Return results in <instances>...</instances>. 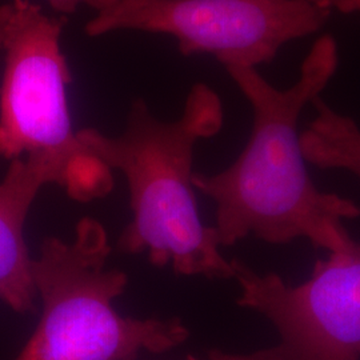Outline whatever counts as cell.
Listing matches in <instances>:
<instances>
[{"instance_id": "6da1fadb", "label": "cell", "mask_w": 360, "mask_h": 360, "mask_svg": "<svg viewBox=\"0 0 360 360\" xmlns=\"http://www.w3.org/2000/svg\"><path fill=\"white\" fill-rule=\"evenodd\" d=\"M336 67V41L324 35L285 90L274 87L254 67L226 68L252 105L254 124L245 150L230 167L215 175L193 174L195 188L217 205L220 245H235L248 235L271 245L304 238L328 252L359 245L343 220L359 218L360 207L315 186L297 129L302 111L321 96Z\"/></svg>"}, {"instance_id": "7a4b0ae2", "label": "cell", "mask_w": 360, "mask_h": 360, "mask_svg": "<svg viewBox=\"0 0 360 360\" xmlns=\"http://www.w3.org/2000/svg\"><path fill=\"white\" fill-rule=\"evenodd\" d=\"M223 117L218 94L198 83L176 120L158 119L138 98L129 105L120 135L77 131L91 154L127 180L132 220L117 239L119 251L146 252L155 267L171 264L186 276H235L232 260L220 252L215 227H207L199 217L193 193L195 146L217 135Z\"/></svg>"}, {"instance_id": "3957f363", "label": "cell", "mask_w": 360, "mask_h": 360, "mask_svg": "<svg viewBox=\"0 0 360 360\" xmlns=\"http://www.w3.org/2000/svg\"><path fill=\"white\" fill-rule=\"evenodd\" d=\"M108 233L96 219L77 221L72 239L50 236L32 257L41 314L13 360H136L162 354L190 336L179 318L135 319L116 312L129 284L126 272L107 269Z\"/></svg>"}, {"instance_id": "277c9868", "label": "cell", "mask_w": 360, "mask_h": 360, "mask_svg": "<svg viewBox=\"0 0 360 360\" xmlns=\"http://www.w3.org/2000/svg\"><path fill=\"white\" fill-rule=\"evenodd\" d=\"M13 3L1 47L0 162L50 156L68 169L71 199L84 203L104 198L112 190V169L79 141L68 108L72 74L60 44L67 16H50L31 0Z\"/></svg>"}, {"instance_id": "5b68a950", "label": "cell", "mask_w": 360, "mask_h": 360, "mask_svg": "<svg viewBox=\"0 0 360 360\" xmlns=\"http://www.w3.org/2000/svg\"><path fill=\"white\" fill-rule=\"evenodd\" d=\"M331 13L309 0H117L84 32L165 34L184 56L210 53L226 68H255L272 62L285 43L318 32Z\"/></svg>"}, {"instance_id": "8992f818", "label": "cell", "mask_w": 360, "mask_h": 360, "mask_svg": "<svg viewBox=\"0 0 360 360\" xmlns=\"http://www.w3.org/2000/svg\"><path fill=\"white\" fill-rule=\"evenodd\" d=\"M238 304L264 315L279 343L250 354L208 352V360H360V243L318 260L309 281L288 285L232 259Z\"/></svg>"}, {"instance_id": "52a82bcc", "label": "cell", "mask_w": 360, "mask_h": 360, "mask_svg": "<svg viewBox=\"0 0 360 360\" xmlns=\"http://www.w3.org/2000/svg\"><path fill=\"white\" fill-rule=\"evenodd\" d=\"M49 184L67 193L71 178L65 165L44 155L13 159L0 180V302L18 314L35 311L38 292L25 224L38 193Z\"/></svg>"}, {"instance_id": "ba28073f", "label": "cell", "mask_w": 360, "mask_h": 360, "mask_svg": "<svg viewBox=\"0 0 360 360\" xmlns=\"http://www.w3.org/2000/svg\"><path fill=\"white\" fill-rule=\"evenodd\" d=\"M312 105L315 119L302 132L306 160L323 169H346L360 178V129L354 119L342 115L318 96Z\"/></svg>"}, {"instance_id": "9c48e42d", "label": "cell", "mask_w": 360, "mask_h": 360, "mask_svg": "<svg viewBox=\"0 0 360 360\" xmlns=\"http://www.w3.org/2000/svg\"><path fill=\"white\" fill-rule=\"evenodd\" d=\"M51 6L52 10H55L59 15L68 16L77 11L80 6H87L96 13L102 11L104 8L111 7L115 4L117 0H47Z\"/></svg>"}, {"instance_id": "30bf717a", "label": "cell", "mask_w": 360, "mask_h": 360, "mask_svg": "<svg viewBox=\"0 0 360 360\" xmlns=\"http://www.w3.org/2000/svg\"><path fill=\"white\" fill-rule=\"evenodd\" d=\"M326 10H336L339 13H360V0H309Z\"/></svg>"}, {"instance_id": "8fae6325", "label": "cell", "mask_w": 360, "mask_h": 360, "mask_svg": "<svg viewBox=\"0 0 360 360\" xmlns=\"http://www.w3.org/2000/svg\"><path fill=\"white\" fill-rule=\"evenodd\" d=\"M13 13V1L0 4V49L3 47V41H4V38H6V34H7V30H8V25H10Z\"/></svg>"}, {"instance_id": "7c38bea8", "label": "cell", "mask_w": 360, "mask_h": 360, "mask_svg": "<svg viewBox=\"0 0 360 360\" xmlns=\"http://www.w3.org/2000/svg\"><path fill=\"white\" fill-rule=\"evenodd\" d=\"M187 360H198V359H196V358H193V356H191V355H188V356H187Z\"/></svg>"}]
</instances>
